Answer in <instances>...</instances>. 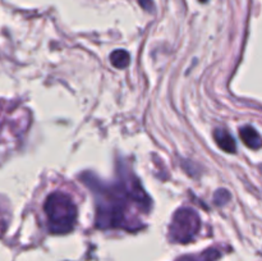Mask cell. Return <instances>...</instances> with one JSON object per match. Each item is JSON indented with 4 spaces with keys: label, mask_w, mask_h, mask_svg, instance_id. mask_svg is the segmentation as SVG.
Instances as JSON below:
<instances>
[{
    "label": "cell",
    "mask_w": 262,
    "mask_h": 261,
    "mask_svg": "<svg viewBox=\"0 0 262 261\" xmlns=\"http://www.w3.org/2000/svg\"><path fill=\"white\" fill-rule=\"evenodd\" d=\"M101 199L97 202V227L115 228L123 227L125 223L128 206L130 201L138 202L148 206V199L143 193V189L136 183L130 188L117 187L100 193Z\"/></svg>",
    "instance_id": "1"
},
{
    "label": "cell",
    "mask_w": 262,
    "mask_h": 261,
    "mask_svg": "<svg viewBox=\"0 0 262 261\" xmlns=\"http://www.w3.org/2000/svg\"><path fill=\"white\" fill-rule=\"evenodd\" d=\"M43 210L51 233L64 234L73 229L77 219V207L68 194L61 192L51 193L46 199Z\"/></svg>",
    "instance_id": "2"
},
{
    "label": "cell",
    "mask_w": 262,
    "mask_h": 261,
    "mask_svg": "<svg viewBox=\"0 0 262 261\" xmlns=\"http://www.w3.org/2000/svg\"><path fill=\"white\" fill-rule=\"evenodd\" d=\"M200 227L201 222L197 212L189 207H182L173 215L169 234L174 242L187 243L196 235Z\"/></svg>",
    "instance_id": "3"
},
{
    "label": "cell",
    "mask_w": 262,
    "mask_h": 261,
    "mask_svg": "<svg viewBox=\"0 0 262 261\" xmlns=\"http://www.w3.org/2000/svg\"><path fill=\"white\" fill-rule=\"evenodd\" d=\"M239 136L247 147L252 148V150H258L262 147V137L260 133L251 125H245L241 128Z\"/></svg>",
    "instance_id": "4"
},
{
    "label": "cell",
    "mask_w": 262,
    "mask_h": 261,
    "mask_svg": "<svg viewBox=\"0 0 262 261\" xmlns=\"http://www.w3.org/2000/svg\"><path fill=\"white\" fill-rule=\"evenodd\" d=\"M214 137H215V141H216L217 146H219L222 150L227 151V153H235V148H237V146H235V141L234 138L232 137V136L229 135V133L227 132L225 129H216L214 132Z\"/></svg>",
    "instance_id": "5"
},
{
    "label": "cell",
    "mask_w": 262,
    "mask_h": 261,
    "mask_svg": "<svg viewBox=\"0 0 262 261\" xmlns=\"http://www.w3.org/2000/svg\"><path fill=\"white\" fill-rule=\"evenodd\" d=\"M110 60H112V64L115 68L123 69L129 64V54L125 50H115L110 55Z\"/></svg>",
    "instance_id": "6"
},
{
    "label": "cell",
    "mask_w": 262,
    "mask_h": 261,
    "mask_svg": "<svg viewBox=\"0 0 262 261\" xmlns=\"http://www.w3.org/2000/svg\"><path fill=\"white\" fill-rule=\"evenodd\" d=\"M219 257V252L214 250H209L206 252H202L199 256H187V257L181 258L179 261H215Z\"/></svg>",
    "instance_id": "7"
},
{
    "label": "cell",
    "mask_w": 262,
    "mask_h": 261,
    "mask_svg": "<svg viewBox=\"0 0 262 261\" xmlns=\"http://www.w3.org/2000/svg\"><path fill=\"white\" fill-rule=\"evenodd\" d=\"M229 199H230V194L228 193V191H225V189H219V191L215 193V202H216L217 205L227 204V201Z\"/></svg>",
    "instance_id": "8"
},
{
    "label": "cell",
    "mask_w": 262,
    "mask_h": 261,
    "mask_svg": "<svg viewBox=\"0 0 262 261\" xmlns=\"http://www.w3.org/2000/svg\"><path fill=\"white\" fill-rule=\"evenodd\" d=\"M140 4L142 5L146 10L152 9V0H140Z\"/></svg>",
    "instance_id": "9"
},
{
    "label": "cell",
    "mask_w": 262,
    "mask_h": 261,
    "mask_svg": "<svg viewBox=\"0 0 262 261\" xmlns=\"http://www.w3.org/2000/svg\"><path fill=\"white\" fill-rule=\"evenodd\" d=\"M200 2H206V0H200Z\"/></svg>",
    "instance_id": "10"
}]
</instances>
